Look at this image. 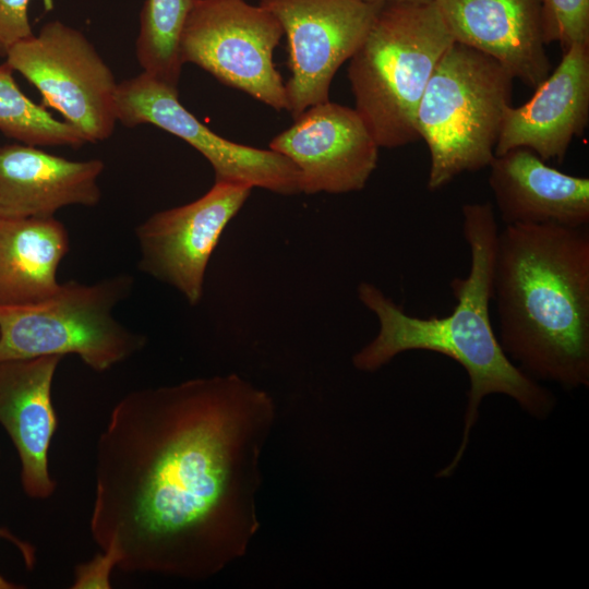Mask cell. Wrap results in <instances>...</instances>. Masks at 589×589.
Segmentation results:
<instances>
[{"mask_svg":"<svg viewBox=\"0 0 589 589\" xmlns=\"http://www.w3.org/2000/svg\"><path fill=\"white\" fill-rule=\"evenodd\" d=\"M275 416L269 394L233 373L128 393L96 445L95 543L123 572L188 580L242 557Z\"/></svg>","mask_w":589,"mask_h":589,"instance_id":"6da1fadb","label":"cell"},{"mask_svg":"<svg viewBox=\"0 0 589 589\" xmlns=\"http://www.w3.org/2000/svg\"><path fill=\"white\" fill-rule=\"evenodd\" d=\"M461 214L470 267L466 277L450 280L457 303L447 315L413 316L375 285L363 281L357 288L359 300L376 316L380 325L376 336L352 357L357 370L374 372L399 353L426 350L455 360L468 374L470 387L461 443L453 460L437 472V478L452 476L459 465L485 396L506 395L538 419L546 418L555 406L553 394L507 357L492 326L490 303L500 232L493 205L467 203Z\"/></svg>","mask_w":589,"mask_h":589,"instance_id":"7a4b0ae2","label":"cell"},{"mask_svg":"<svg viewBox=\"0 0 589 589\" xmlns=\"http://www.w3.org/2000/svg\"><path fill=\"white\" fill-rule=\"evenodd\" d=\"M498 341L531 378L589 385V229L508 225L498 232Z\"/></svg>","mask_w":589,"mask_h":589,"instance_id":"3957f363","label":"cell"},{"mask_svg":"<svg viewBox=\"0 0 589 589\" xmlns=\"http://www.w3.org/2000/svg\"><path fill=\"white\" fill-rule=\"evenodd\" d=\"M453 43L432 0L383 4L348 67L354 109L378 147L396 148L420 139L418 106Z\"/></svg>","mask_w":589,"mask_h":589,"instance_id":"277c9868","label":"cell"},{"mask_svg":"<svg viewBox=\"0 0 589 589\" xmlns=\"http://www.w3.org/2000/svg\"><path fill=\"white\" fill-rule=\"evenodd\" d=\"M514 77L495 59L454 41L434 69L416 125L430 153L426 187L437 191L494 158Z\"/></svg>","mask_w":589,"mask_h":589,"instance_id":"5b68a950","label":"cell"},{"mask_svg":"<svg viewBox=\"0 0 589 589\" xmlns=\"http://www.w3.org/2000/svg\"><path fill=\"white\" fill-rule=\"evenodd\" d=\"M133 281L129 274L94 284L70 280L43 300L0 306V362L76 354L103 372L127 360L145 345L113 316Z\"/></svg>","mask_w":589,"mask_h":589,"instance_id":"8992f818","label":"cell"},{"mask_svg":"<svg viewBox=\"0 0 589 589\" xmlns=\"http://www.w3.org/2000/svg\"><path fill=\"white\" fill-rule=\"evenodd\" d=\"M284 35L278 20L244 0H194L183 25L182 64L202 68L220 83L280 111L287 110L285 83L273 62Z\"/></svg>","mask_w":589,"mask_h":589,"instance_id":"52a82bcc","label":"cell"},{"mask_svg":"<svg viewBox=\"0 0 589 589\" xmlns=\"http://www.w3.org/2000/svg\"><path fill=\"white\" fill-rule=\"evenodd\" d=\"M4 58L38 89L41 105L59 111L87 143L111 136L119 83L83 33L51 21L14 44Z\"/></svg>","mask_w":589,"mask_h":589,"instance_id":"ba28073f","label":"cell"},{"mask_svg":"<svg viewBox=\"0 0 589 589\" xmlns=\"http://www.w3.org/2000/svg\"><path fill=\"white\" fill-rule=\"evenodd\" d=\"M288 41L287 110L297 118L329 100L337 70L368 35L383 4L363 0H261Z\"/></svg>","mask_w":589,"mask_h":589,"instance_id":"9c48e42d","label":"cell"},{"mask_svg":"<svg viewBox=\"0 0 589 589\" xmlns=\"http://www.w3.org/2000/svg\"><path fill=\"white\" fill-rule=\"evenodd\" d=\"M116 116L127 128L153 124L182 139L212 165L215 181H240L283 195L301 193L300 173L290 159L216 134L180 103L178 87L145 72L118 84Z\"/></svg>","mask_w":589,"mask_h":589,"instance_id":"30bf717a","label":"cell"},{"mask_svg":"<svg viewBox=\"0 0 589 589\" xmlns=\"http://www.w3.org/2000/svg\"><path fill=\"white\" fill-rule=\"evenodd\" d=\"M252 189L240 181H215L197 200L149 216L135 229L140 269L197 304L212 253Z\"/></svg>","mask_w":589,"mask_h":589,"instance_id":"8fae6325","label":"cell"},{"mask_svg":"<svg viewBox=\"0 0 589 589\" xmlns=\"http://www.w3.org/2000/svg\"><path fill=\"white\" fill-rule=\"evenodd\" d=\"M378 145L356 109L330 103L309 107L269 143L300 173V191L362 190L377 166Z\"/></svg>","mask_w":589,"mask_h":589,"instance_id":"7c38bea8","label":"cell"},{"mask_svg":"<svg viewBox=\"0 0 589 589\" xmlns=\"http://www.w3.org/2000/svg\"><path fill=\"white\" fill-rule=\"evenodd\" d=\"M534 89L527 103L506 109L494 155L525 147L545 161L562 163L589 121V45L565 50L556 69Z\"/></svg>","mask_w":589,"mask_h":589,"instance_id":"4fadbf2b","label":"cell"},{"mask_svg":"<svg viewBox=\"0 0 589 589\" xmlns=\"http://www.w3.org/2000/svg\"><path fill=\"white\" fill-rule=\"evenodd\" d=\"M454 41L500 62L536 88L550 74L541 0H432Z\"/></svg>","mask_w":589,"mask_h":589,"instance_id":"5bb4252c","label":"cell"},{"mask_svg":"<svg viewBox=\"0 0 589 589\" xmlns=\"http://www.w3.org/2000/svg\"><path fill=\"white\" fill-rule=\"evenodd\" d=\"M61 359L44 356L0 362V425L17 452L22 489L31 498H48L57 486L48 454L58 429L51 388Z\"/></svg>","mask_w":589,"mask_h":589,"instance_id":"9a60e30c","label":"cell"},{"mask_svg":"<svg viewBox=\"0 0 589 589\" xmlns=\"http://www.w3.org/2000/svg\"><path fill=\"white\" fill-rule=\"evenodd\" d=\"M489 185L505 226L589 225V179L564 173L518 147L494 156Z\"/></svg>","mask_w":589,"mask_h":589,"instance_id":"2e32d148","label":"cell"},{"mask_svg":"<svg viewBox=\"0 0 589 589\" xmlns=\"http://www.w3.org/2000/svg\"><path fill=\"white\" fill-rule=\"evenodd\" d=\"M100 159L70 160L26 144L0 145V217H55L70 205L101 197Z\"/></svg>","mask_w":589,"mask_h":589,"instance_id":"e0dca14e","label":"cell"},{"mask_svg":"<svg viewBox=\"0 0 589 589\" xmlns=\"http://www.w3.org/2000/svg\"><path fill=\"white\" fill-rule=\"evenodd\" d=\"M70 240L55 217H0V306L43 300L59 287Z\"/></svg>","mask_w":589,"mask_h":589,"instance_id":"ac0fdd59","label":"cell"},{"mask_svg":"<svg viewBox=\"0 0 589 589\" xmlns=\"http://www.w3.org/2000/svg\"><path fill=\"white\" fill-rule=\"evenodd\" d=\"M194 0H145L135 43L136 59L148 75L178 87L180 35Z\"/></svg>","mask_w":589,"mask_h":589,"instance_id":"d6986e66","label":"cell"},{"mask_svg":"<svg viewBox=\"0 0 589 589\" xmlns=\"http://www.w3.org/2000/svg\"><path fill=\"white\" fill-rule=\"evenodd\" d=\"M13 72L5 61L0 64L1 133L32 146L79 148L87 143L75 128L28 98L17 86Z\"/></svg>","mask_w":589,"mask_h":589,"instance_id":"ffe728a7","label":"cell"},{"mask_svg":"<svg viewBox=\"0 0 589 589\" xmlns=\"http://www.w3.org/2000/svg\"><path fill=\"white\" fill-rule=\"evenodd\" d=\"M541 28L544 44L557 43L563 52L589 45V0H541Z\"/></svg>","mask_w":589,"mask_h":589,"instance_id":"44dd1931","label":"cell"},{"mask_svg":"<svg viewBox=\"0 0 589 589\" xmlns=\"http://www.w3.org/2000/svg\"><path fill=\"white\" fill-rule=\"evenodd\" d=\"M29 0H0V56L17 41L33 35L28 19Z\"/></svg>","mask_w":589,"mask_h":589,"instance_id":"7402d4cb","label":"cell"},{"mask_svg":"<svg viewBox=\"0 0 589 589\" xmlns=\"http://www.w3.org/2000/svg\"><path fill=\"white\" fill-rule=\"evenodd\" d=\"M117 568L116 558L101 551L91 561L75 567L72 588H110V574Z\"/></svg>","mask_w":589,"mask_h":589,"instance_id":"603a6c76","label":"cell"},{"mask_svg":"<svg viewBox=\"0 0 589 589\" xmlns=\"http://www.w3.org/2000/svg\"><path fill=\"white\" fill-rule=\"evenodd\" d=\"M0 539H3L11 543L22 555L25 566L31 569L34 567L36 562V548L15 536L11 530L0 527ZM23 586L15 584L7 579L2 574H0V589H20Z\"/></svg>","mask_w":589,"mask_h":589,"instance_id":"cb8c5ba5","label":"cell"},{"mask_svg":"<svg viewBox=\"0 0 589 589\" xmlns=\"http://www.w3.org/2000/svg\"><path fill=\"white\" fill-rule=\"evenodd\" d=\"M363 1L372 2V3H381V4H385V3H390V2H402V1H426V0H363Z\"/></svg>","mask_w":589,"mask_h":589,"instance_id":"d4e9b609","label":"cell"}]
</instances>
